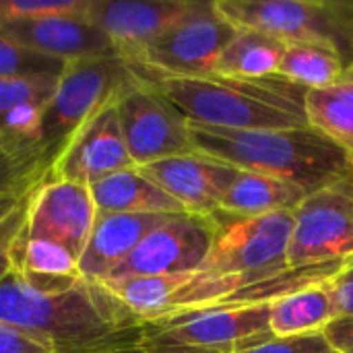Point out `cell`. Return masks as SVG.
<instances>
[{
  "mask_svg": "<svg viewBox=\"0 0 353 353\" xmlns=\"http://www.w3.org/2000/svg\"><path fill=\"white\" fill-rule=\"evenodd\" d=\"M97 213L180 215L184 207L139 168L112 174L89 186Z\"/></svg>",
  "mask_w": 353,
  "mask_h": 353,
  "instance_id": "cell-19",
  "label": "cell"
},
{
  "mask_svg": "<svg viewBox=\"0 0 353 353\" xmlns=\"http://www.w3.org/2000/svg\"><path fill=\"white\" fill-rule=\"evenodd\" d=\"M234 33L236 27L217 10L215 0H192L184 17L130 66L141 79L213 77L217 60Z\"/></svg>",
  "mask_w": 353,
  "mask_h": 353,
  "instance_id": "cell-8",
  "label": "cell"
},
{
  "mask_svg": "<svg viewBox=\"0 0 353 353\" xmlns=\"http://www.w3.org/2000/svg\"><path fill=\"white\" fill-rule=\"evenodd\" d=\"M238 353H335L323 333L296 335V337H271L259 345Z\"/></svg>",
  "mask_w": 353,
  "mask_h": 353,
  "instance_id": "cell-29",
  "label": "cell"
},
{
  "mask_svg": "<svg viewBox=\"0 0 353 353\" xmlns=\"http://www.w3.org/2000/svg\"><path fill=\"white\" fill-rule=\"evenodd\" d=\"M0 31L19 43L62 62L118 56L108 35L89 19L87 12L14 21L2 25Z\"/></svg>",
  "mask_w": 353,
  "mask_h": 353,
  "instance_id": "cell-16",
  "label": "cell"
},
{
  "mask_svg": "<svg viewBox=\"0 0 353 353\" xmlns=\"http://www.w3.org/2000/svg\"><path fill=\"white\" fill-rule=\"evenodd\" d=\"M304 114L312 130L335 143L353 161V66L333 85L306 91Z\"/></svg>",
  "mask_w": 353,
  "mask_h": 353,
  "instance_id": "cell-21",
  "label": "cell"
},
{
  "mask_svg": "<svg viewBox=\"0 0 353 353\" xmlns=\"http://www.w3.org/2000/svg\"><path fill=\"white\" fill-rule=\"evenodd\" d=\"M56 83L58 77L0 79V126L27 105H46Z\"/></svg>",
  "mask_w": 353,
  "mask_h": 353,
  "instance_id": "cell-26",
  "label": "cell"
},
{
  "mask_svg": "<svg viewBox=\"0 0 353 353\" xmlns=\"http://www.w3.org/2000/svg\"><path fill=\"white\" fill-rule=\"evenodd\" d=\"M215 4L236 29H259L285 43H329L353 64V2L215 0Z\"/></svg>",
  "mask_w": 353,
  "mask_h": 353,
  "instance_id": "cell-7",
  "label": "cell"
},
{
  "mask_svg": "<svg viewBox=\"0 0 353 353\" xmlns=\"http://www.w3.org/2000/svg\"><path fill=\"white\" fill-rule=\"evenodd\" d=\"M308 194L310 192L296 182L240 170L215 215L246 219L273 213H294Z\"/></svg>",
  "mask_w": 353,
  "mask_h": 353,
  "instance_id": "cell-18",
  "label": "cell"
},
{
  "mask_svg": "<svg viewBox=\"0 0 353 353\" xmlns=\"http://www.w3.org/2000/svg\"><path fill=\"white\" fill-rule=\"evenodd\" d=\"M139 74L120 56L66 62L41 114V153L52 165L72 134L114 103Z\"/></svg>",
  "mask_w": 353,
  "mask_h": 353,
  "instance_id": "cell-5",
  "label": "cell"
},
{
  "mask_svg": "<svg viewBox=\"0 0 353 353\" xmlns=\"http://www.w3.org/2000/svg\"><path fill=\"white\" fill-rule=\"evenodd\" d=\"M170 215L97 213L89 242L81 254L79 269L89 281L103 283L116 267L137 248V244Z\"/></svg>",
  "mask_w": 353,
  "mask_h": 353,
  "instance_id": "cell-17",
  "label": "cell"
},
{
  "mask_svg": "<svg viewBox=\"0 0 353 353\" xmlns=\"http://www.w3.org/2000/svg\"><path fill=\"white\" fill-rule=\"evenodd\" d=\"M170 99L194 126L221 130H277L308 126L306 89L281 79H143Z\"/></svg>",
  "mask_w": 353,
  "mask_h": 353,
  "instance_id": "cell-2",
  "label": "cell"
},
{
  "mask_svg": "<svg viewBox=\"0 0 353 353\" xmlns=\"http://www.w3.org/2000/svg\"><path fill=\"white\" fill-rule=\"evenodd\" d=\"M350 64L337 48L319 41L285 43L277 74L306 91L333 85Z\"/></svg>",
  "mask_w": 353,
  "mask_h": 353,
  "instance_id": "cell-23",
  "label": "cell"
},
{
  "mask_svg": "<svg viewBox=\"0 0 353 353\" xmlns=\"http://www.w3.org/2000/svg\"><path fill=\"white\" fill-rule=\"evenodd\" d=\"M37 186H39V184H37ZM27 194H29V192H27ZM23 196H25V194H23ZM23 196H10V199H0V217H2V215H4V213H6V211H8V209L12 207V205H17V203H19V201H21Z\"/></svg>",
  "mask_w": 353,
  "mask_h": 353,
  "instance_id": "cell-33",
  "label": "cell"
},
{
  "mask_svg": "<svg viewBox=\"0 0 353 353\" xmlns=\"http://www.w3.org/2000/svg\"><path fill=\"white\" fill-rule=\"evenodd\" d=\"M0 353H50L37 341L0 321Z\"/></svg>",
  "mask_w": 353,
  "mask_h": 353,
  "instance_id": "cell-32",
  "label": "cell"
},
{
  "mask_svg": "<svg viewBox=\"0 0 353 353\" xmlns=\"http://www.w3.org/2000/svg\"><path fill=\"white\" fill-rule=\"evenodd\" d=\"M331 292L337 316H353V261L331 279Z\"/></svg>",
  "mask_w": 353,
  "mask_h": 353,
  "instance_id": "cell-30",
  "label": "cell"
},
{
  "mask_svg": "<svg viewBox=\"0 0 353 353\" xmlns=\"http://www.w3.org/2000/svg\"><path fill=\"white\" fill-rule=\"evenodd\" d=\"M130 168L134 163L126 149L114 101L72 134L50 165L48 178L91 186Z\"/></svg>",
  "mask_w": 353,
  "mask_h": 353,
  "instance_id": "cell-12",
  "label": "cell"
},
{
  "mask_svg": "<svg viewBox=\"0 0 353 353\" xmlns=\"http://www.w3.org/2000/svg\"><path fill=\"white\" fill-rule=\"evenodd\" d=\"M337 319L329 281L304 285L271 304L269 331L273 337H296L323 333Z\"/></svg>",
  "mask_w": 353,
  "mask_h": 353,
  "instance_id": "cell-20",
  "label": "cell"
},
{
  "mask_svg": "<svg viewBox=\"0 0 353 353\" xmlns=\"http://www.w3.org/2000/svg\"><path fill=\"white\" fill-rule=\"evenodd\" d=\"M192 0H89V19L132 64L190 8Z\"/></svg>",
  "mask_w": 353,
  "mask_h": 353,
  "instance_id": "cell-14",
  "label": "cell"
},
{
  "mask_svg": "<svg viewBox=\"0 0 353 353\" xmlns=\"http://www.w3.org/2000/svg\"><path fill=\"white\" fill-rule=\"evenodd\" d=\"M194 149L238 170L296 182L308 192L353 174V161L310 126L221 130L190 124Z\"/></svg>",
  "mask_w": 353,
  "mask_h": 353,
  "instance_id": "cell-3",
  "label": "cell"
},
{
  "mask_svg": "<svg viewBox=\"0 0 353 353\" xmlns=\"http://www.w3.org/2000/svg\"><path fill=\"white\" fill-rule=\"evenodd\" d=\"M285 50V41L259 29H236L223 48L215 74L228 79L275 77Z\"/></svg>",
  "mask_w": 353,
  "mask_h": 353,
  "instance_id": "cell-22",
  "label": "cell"
},
{
  "mask_svg": "<svg viewBox=\"0 0 353 353\" xmlns=\"http://www.w3.org/2000/svg\"><path fill=\"white\" fill-rule=\"evenodd\" d=\"M35 190V188H33ZM31 190V192H33ZM31 192L25 194L17 205H12L2 217H0V279H4L12 271V254L19 238L23 236L27 228V215H29V199Z\"/></svg>",
  "mask_w": 353,
  "mask_h": 353,
  "instance_id": "cell-28",
  "label": "cell"
},
{
  "mask_svg": "<svg viewBox=\"0 0 353 353\" xmlns=\"http://www.w3.org/2000/svg\"><path fill=\"white\" fill-rule=\"evenodd\" d=\"M335 353H353V316H337L323 331Z\"/></svg>",
  "mask_w": 353,
  "mask_h": 353,
  "instance_id": "cell-31",
  "label": "cell"
},
{
  "mask_svg": "<svg viewBox=\"0 0 353 353\" xmlns=\"http://www.w3.org/2000/svg\"><path fill=\"white\" fill-rule=\"evenodd\" d=\"M217 232L205 263L196 269L209 279H232L244 288L288 271V248L294 232V213L265 217L213 215Z\"/></svg>",
  "mask_w": 353,
  "mask_h": 353,
  "instance_id": "cell-6",
  "label": "cell"
},
{
  "mask_svg": "<svg viewBox=\"0 0 353 353\" xmlns=\"http://www.w3.org/2000/svg\"><path fill=\"white\" fill-rule=\"evenodd\" d=\"M215 217L180 213L153 228L103 283L196 271L215 240Z\"/></svg>",
  "mask_w": 353,
  "mask_h": 353,
  "instance_id": "cell-11",
  "label": "cell"
},
{
  "mask_svg": "<svg viewBox=\"0 0 353 353\" xmlns=\"http://www.w3.org/2000/svg\"><path fill=\"white\" fill-rule=\"evenodd\" d=\"M273 304V302H271ZM271 304H215L141 327L151 353H238L271 339Z\"/></svg>",
  "mask_w": 353,
  "mask_h": 353,
  "instance_id": "cell-4",
  "label": "cell"
},
{
  "mask_svg": "<svg viewBox=\"0 0 353 353\" xmlns=\"http://www.w3.org/2000/svg\"><path fill=\"white\" fill-rule=\"evenodd\" d=\"M0 321L50 353H110L139 347L143 323L105 285L35 290L14 271L0 279Z\"/></svg>",
  "mask_w": 353,
  "mask_h": 353,
  "instance_id": "cell-1",
  "label": "cell"
},
{
  "mask_svg": "<svg viewBox=\"0 0 353 353\" xmlns=\"http://www.w3.org/2000/svg\"><path fill=\"white\" fill-rule=\"evenodd\" d=\"M139 170L176 199L186 213L205 217L217 213L221 199L240 174L238 168L199 151L161 159Z\"/></svg>",
  "mask_w": 353,
  "mask_h": 353,
  "instance_id": "cell-15",
  "label": "cell"
},
{
  "mask_svg": "<svg viewBox=\"0 0 353 353\" xmlns=\"http://www.w3.org/2000/svg\"><path fill=\"white\" fill-rule=\"evenodd\" d=\"M66 62L39 54L0 31V79L60 77Z\"/></svg>",
  "mask_w": 353,
  "mask_h": 353,
  "instance_id": "cell-25",
  "label": "cell"
},
{
  "mask_svg": "<svg viewBox=\"0 0 353 353\" xmlns=\"http://www.w3.org/2000/svg\"><path fill=\"white\" fill-rule=\"evenodd\" d=\"M95 217L97 209L89 186L46 176L31 192L25 234L29 238L52 240L68 248L81 261Z\"/></svg>",
  "mask_w": 353,
  "mask_h": 353,
  "instance_id": "cell-13",
  "label": "cell"
},
{
  "mask_svg": "<svg viewBox=\"0 0 353 353\" xmlns=\"http://www.w3.org/2000/svg\"><path fill=\"white\" fill-rule=\"evenodd\" d=\"M48 161L35 153L0 141V199L23 196L46 180Z\"/></svg>",
  "mask_w": 353,
  "mask_h": 353,
  "instance_id": "cell-24",
  "label": "cell"
},
{
  "mask_svg": "<svg viewBox=\"0 0 353 353\" xmlns=\"http://www.w3.org/2000/svg\"><path fill=\"white\" fill-rule=\"evenodd\" d=\"M353 261V174L310 192L294 211L290 269Z\"/></svg>",
  "mask_w": 353,
  "mask_h": 353,
  "instance_id": "cell-9",
  "label": "cell"
},
{
  "mask_svg": "<svg viewBox=\"0 0 353 353\" xmlns=\"http://www.w3.org/2000/svg\"><path fill=\"white\" fill-rule=\"evenodd\" d=\"M89 0H0V27L14 21L87 12Z\"/></svg>",
  "mask_w": 353,
  "mask_h": 353,
  "instance_id": "cell-27",
  "label": "cell"
},
{
  "mask_svg": "<svg viewBox=\"0 0 353 353\" xmlns=\"http://www.w3.org/2000/svg\"><path fill=\"white\" fill-rule=\"evenodd\" d=\"M110 353H151V352H145V350L134 347V350H120V352H110Z\"/></svg>",
  "mask_w": 353,
  "mask_h": 353,
  "instance_id": "cell-34",
  "label": "cell"
},
{
  "mask_svg": "<svg viewBox=\"0 0 353 353\" xmlns=\"http://www.w3.org/2000/svg\"><path fill=\"white\" fill-rule=\"evenodd\" d=\"M116 112L134 168L196 151L188 118L141 77L120 93Z\"/></svg>",
  "mask_w": 353,
  "mask_h": 353,
  "instance_id": "cell-10",
  "label": "cell"
},
{
  "mask_svg": "<svg viewBox=\"0 0 353 353\" xmlns=\"http://www.w3.org/2000/svg\"><path fill=\"white\" fill-rule=\"evenodd\" d=\"M352 66H353V64H352Z\"/></svg>",
  "mask_w": 353,
  "mask_h": 353,
  "instance_id": "cell-35",
  "label": "cell"
}]
</instances>
